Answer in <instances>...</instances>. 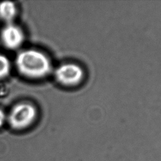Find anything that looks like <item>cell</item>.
<instances>
[{
  "label": "cell",
  "instance_id": "cell-1",
  "mask_svg": "<svg viewBox=\"0 0 161 161\" xmlns=\"http://www.w3.org/2000/svg\"><path fill=\"white\" fill-rule=\"evenodd\" d=\"M18 70L25 77L38 79L46 76L52 69L48 57L36 50L29 49L19 52L16 58Z\"/></svg>",
  "mask_w": 161,
  "mask_h": 161
},
{
  "label": "cell",
  "instance_id": "cell-2",
  "mask_svg": "<svg viewBox=\"0 0 161 161\" xmlns=\"http://www.w3.org/2000/svg\"><path fill=\"white\" fill-rule=\"evenodd\" d=\"M85 71L82 66L75 62L60 64L55 70V77L60 84L67 87H75L84 80Z\"/></svg>",
  "mask_w": 161,
  "mask_h": 161
},
{
  "label": "cell",
  "instance_id": "cell-3",
  "mask_svg": "<svg viewBox=\"0 0 161 161\" xmlns=\"http://www.w3.org/2000/svg\"><path fill=\"white\" fill-rule=\"evenodd\" d=\"M36 116V110L32 104L19 103L11 110L8 117L10 126L15 130H22L30 126Z\"/></svg>",
  "mask_w": 161,
  "mask_h": 161
},
{
  "label": "cell",
  "instance_id": "cell-4",
  "mask_svg": "<svg viewBox=\"0 0 161 161\" xmlns=\"http://www.w3.org/2000/svg\"><path fill=\"white\" fill-rule=\"evenodd\" d=\"M1 39L6 47L15 49L23 43L25 35L19 27L9 23L3 28L1 32Z\"/></svg>",
  "mask_w": 161,
  "mask_h": 161
},
{
  "label": "cell",
  "instance_id": "cell-5",
  "mask_svg": "<svg viewBox=\"0 0 161 161\" xmlns=\"http://www.w3.org/2000/svg\"><path fill=\"white\" fill-rule=\"evenodd\" d=\"M16 14V8L14 3L3 1L0 3V18L8 22L13 20Z\"/></svg>",
  "mask_w": 161,
  "mask_h": 161
},
{
  "label": "cell",
  "instance_id": "cell-6",
  "mask_svg": "<svg viewBox=\"0 0 161 161\" xmlns=\"http://www.w3.org/2000/svg\"><path fill=\"white\" fill-rule=\"evenodd\" d=\"M11 64L9 59L4 55L0 54V79L5 77L9 73Z\"/></svg>",
  "mask_w": 161,
  "mask_h": 161
},
{
  "label": "cell",
  "instance_id": "cell-7",
  "mask_svg": "<svg viewBox=\"0 0 161 161\" xmlns=\"http://www.w3.org/2000/svg\"><path fill=\"white\" fill-rule=\"evenodd\" d=\"M6 119V116L4 112L0 109V127L2 126V125L4 124Z\"/></svg>",
  "mask_w": 161,
  "mask_h": 161
}]
</instances>
